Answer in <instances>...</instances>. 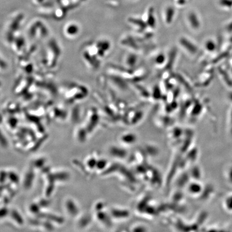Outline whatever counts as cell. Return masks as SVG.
<instances>
[{"mask_svg":"<svg viewBox=\"0 0 232 232\" xmlns=\"http://www.w3.org/2000/svg\"><path fill=\"white\" fill-rule=\"evenodd\" d=\"M224 206L228 211H232V195L226 197L224 200Z\"/></svg>","mask_w":232,"mask_h":232,"instance_id":"6da1fadb","label":"cell"}]
</instances>
